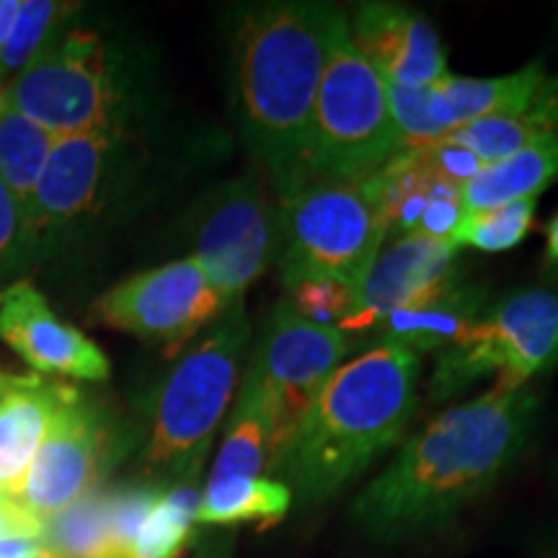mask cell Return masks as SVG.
<instances>
[{
  "label": "cell",
  "instance_id": "10",
  "mask_svg": "<svg viewBox=\"0 0 558 558\" xmlns=\"http://www.w3.org/2000/svg\"><path fill=\"white\" fill-rule=\"evenodd\" d=\"M282 209L259 177L222 184L207 199L197 226L192 259L199 264L222 303L235 305L277 262Z\"/></svg>",
  "mask_w": 558,
  "mask_h": 558
},
{
  "label": "cell",
  "instance_id": "1",
  "mask_svg": "<svg viewBox=\"0 0 558 558\" xmlns=\"http://www.w3.org/2000/svg\"><path fill=\"white\" fill-rule=\"evenodd\" d=\"M538 407L535 388L494 383L476 399L445 409L362 488L354 522L375 541H407L450 525L522 456Z\"/></svg>",
  "mask_w": 558,
  "mask_h": 558
},
{
  "label": "cell",
  "instance_id": "27",
  "mask_svg": "<svg viewBox=\"0 0 558 558\" xmlns=\"http://www.w3.org/2000/svg\"><path fill=\"white\" fill-rule=\"evenodd\" d=\"M535 207L538 199H520L509 202V205L484 209V213H469L465 220L460 222L456 239V246H471L486 254H499V251H509L520 246L527 239L535 222Z\"/></svg>",
  "mask_w": 558,
  "mask_h": 558
},
{
  "label": "cell",
  "instance_id": "33",
  "mask_svg": "<svg viewBox=\"0 0 558 558\" xmlns=\"http://www.w3.org/2000/svg\"><path fill=\"white\" fill-rule=\"evenodd\" d=\"M19 11H21L19 0H0V47L5 45V39H9V34L13 32Z\"/></svg>",
  "mask_w": 558,
  "mask_h": 558
},
{
  "label": "cell",
  "instance_id": "20",
  "mask_svg": "<svg viewBox=\"0 0 558 558\" xmlns=\"http://www.w3.org/2000/svg\"><path fill=\"white\" fill-rule=\"evenodd\" d=\"M373 184L388 239L418 233L424 215L435 202L460 194V186L432 169L422 148H401L375 173Z\"/></svg>",
  "mask_w": 558,
  "mask_h": 558
},
{
  "label": "cell",
  "instance_id": "25",
  "mask_svg": "<svg viewBox=\"0 0 558 558\" xmlns=\"http://www.w3.org/2000/svg\"><path fill=\"white\" fill-rule=\"evenodd\" d=\"M199 499L194 486L166 488L163 497L140 527V535L130 558H181L190 548L194 525H197Z\"/></svg>",
  "mask_w": 558,
  "mask_h": 558
},
{
  "label": "cell",
  "instance_id": "29",
  "mask_svg": "<svg viewBox=\"0 0 558 558\" xmlns=\"http://www.w3.org/2000/svg\"><path fill=\"white\" fill-rule=\"evenodd\" d=\"M424 150V156L432 163L439 177L448 179L450 184L463 186L465 181H471L476 173L484 169V163L469 153L465 148H460L456 143H448V140H437V143L429 145H418Z\"/></svg>",
  "mask_w": 558,
  "mask_h": 558
},
{
  "label": "cell",
  "instance_id": "6",
  "mask_svg": "<svg viewBox=\"0 0 558 558\" xmlns=\"http://www.w3.org/2000/svg\"><path fill=\"white\" fill-rule=\"evenodd\" d=\"M282 209L279 277L284 288L320 277L357 290L386 243L373 179L311 181Z\"/></svg>",
  "mask_w": 558,
  "mask_h": 558
},
{
  "label": "cell",
  "instance_id": "4",
  "mask_svg": "<svg viewBox=\"0 0 558 558\" xmlns=\"http://www.w3.org/2000/svg\"><path fill=\"white\" fill-rule=\"evenodd\" d=\"M251 339L246 303H235L209 326L169 378L150 407L143 476L160 488L194 486L205 465L215 432L239 386L241 357Z\"/></svg>",
  "mask_w": 558,
  "mask_h": 558
},
{
  "label": "cell",
  "instance_id": "34",
  "mask_svg": "<svg viewBox=\"0 0 558 558\" xmlns=\"http://www.w3.org/2000/svg\"><path fill=\"white\" fill-rule=\"evenodd\" d=\"M546 267L548 271H558V213L546 226Z\"/></svg>",
  "mask_w": 558,
  "mask_h": 558
},
{
  "label": "cell",
  "instance_id": "15",
  "mask_svg": "<svg viewBox=\"0 0 558 558\" xmlns=\"http://www.w3.org/2000/svg\"><path fill=\"white\" fill-rule=\"evenodd\" d=\"M120 135V128H107L54 137L34 190L26 241L37 239L41 230L75 226L99 207Z\"/></svg>",
  "mask_w": 558,
  "mask_h": 558
},
{
  "label": "cell",
  "instance_id": "30",
  "mask_svg": "<svg viewBox=\"0 0 558 558\" xmlns=\"http://www.w3.org/2000/svg\"><path fill=\"white\" fill-rule=\"evenodd\" d=\"M41 520L13 497H0V541L39 538Z\"/></svg>",
  "mask_w": 558,
  "mask_h": 558
},
{
  "label": "cell",
  "instance_id": "11",
  "mask_svg": "<svg viewBox=\"0 0 558 558\" xmlns=\"http://www.w3.org/2000/svg\"><path fill=\"white\" fill-rule=\"evenodd\" d=\"M114 435L101 407L78 388L65 386L16 501L39 520L52 518L101 486L114 463Z\"/></svg>",
  "mask_w": 558,
  "mask_h": 558
},
{
  "label": "cell",
  "instance_id": "2",
  "mask_svg": "<svg viewBox=\"0 0 558 558\" xmlns=\"http://www.w3.org/2000/svg\"><path fill=\"white\" fill-rule=\"evenodd\" d=\"M422 360L401 347H367L331 373L300 411L269 465L300 507L357 481L401 442L416 411Z\"/></svg>",
  "mask_w": 558,
  "mask_h": 558
},
{
  "label": "cell",
  "instance_id": "37",
  "mask_svg": "<svg viewBox=\"0 0 558 558\" xmlns=\"http://www.w3.org/2000/svg\"><path fill=\"white\" fill-rule=\"evenodd\" d=\"M0 497H3V494H0Z\"/></svg>",
  "mask_w": 558,
  "mask_h": 558
},
{
  "label": "cell",
  "instance_id": "3",
  "mask_svg": "<svg viewBox=\"0 0 558 558\" xmlns=\"http://www.w3.org/2000/svg\"><path fill=\"white\" fill-rule=\"evenodd\" d=\"M333 5L275 0L248 5L233 29V81L243 132L277 202L311 184L313 109Z\"/></svg>",
  "mask_w": 558,
  "mask_h": 558
},
{
  "label": "cell",
  "instance_id": "35",
  "mask_svg": "<svg viewBox=\"0 0 558 558\" xmlns=\"http://www.w3.org/2000/svg\"><path fill=\"white\" fill-rule=\"evenodd\" d=\"M5 107H9V101H5V90L0 88V114H3Z\"/></svg>",
  "mask_w": 558,
  "mask_h": 558
},
{
  "label": "cell",
  "instance_id": "26",
  "mask_svg": "<svg viewBox=\"0 0 558 558\" xmlns=\"http://www.w3.org/2000/svg\"><path fill=\"white\" fill-rule=\"evenodd\" d=\"M75 5L52 3V0H24L13 32L0 47V75L24 73L41 52L60 39L62 24L73 16Z\"/></svg>",
  "mask_w": 558,
  "mask_h": 558
},
{
  "label": "cell",
  "instance_id": "14",
  "mask_svg": "<svg viewBox=\"0 0 558 558\" xmlns=\"http://www.w3.org/2000/svg\"><path fill=\"white\" fill-rule=\"evenodd\" d=\"M349 21L354 47L390 86L427 88L450 75L448 52L427 16L399 3H357Z\"/></svg>",
  "mask_w": 558,
  "mask_h": 558
},
{
  "label": "cell",
  "instance_id": "13",
  "mask_svg": "<svg viewBox=\"0 0 558 558\" xmlns=\"http://www.w3.org/2000/svg\"><path fill=\"white\" fill-rule=\"evenodd\" d=\"M460 277L456 243L418 233L388 239L365 282L354 290L352 313L339 329L352 339V344L367 347L390 313L435 295Z\"/></svg>",
  "mask_w": 558,
  "mask_h": 558
},
{
  "label": "cell",
  "instance_id": "32",
  "mask_svg": "<svg viewBox=\"0 0 558 558\" xmlns=\"http://www.w3.org/2000/svg\"><path fill=\"white\" fill-rule=\"evenodd\" d=\"M0 558H47L39 538L0 541Z\"/></svg>",
  "mask_w": 558,
  "mask_h": 558
},
{
  "label": "cell",
  "instance_id": "17",
  "mask_svg": "<svg viewBox=\"0 0 558 558\" xmlns=\"http://www.w3.org/2000/svg\"><path fill=\"white\" fill-rule=\"evenodd\" d=\"M486 311V288L469 279H456L435 295L393 311L375 329L367 347H401L418 354L445 352L469 333ZM365 347V349H367Z\"/></svg>",
  "mask_w": 558,
  "mask_h": 558
},
{
  "label": "cell",
  "instance_id": "5",
  "mask_svg": "<svg viewBox=\"0 0 558 558\" xmlns=\"http://www.w3.org/2000/svg\"><path fill=\"white\" fill-rule=\"evenodd\" d=\"M401 148L386 81L354 47L347 13L333 5L313 109L311 181L373 179Z\"/></svg>",
  "mask_w": 558,
  "mask_h": 558
},
{
  "label": "cell",
  "instance_id": "24",
  "mask_svg": "<svg viewBox=\"0 0 558 558\" xmlns=\"http://www.w3.org/2000/svg\"><path fill=\"white\" fill-rule=\"evenodd\" d=\"M52 143L54 135L11 107H5L0 114V181L19 202L26 222H29L34 190L39 184Z\"/></svg>",
  "mask_w": 558,
  "mask_h": 558
},
{
  "label": "cell",
  "instance_id": "12",
  "mask_svg": "<svg viewBox=\"0 0 558 558\" xmlns=\"http://www.w3.org/2000/svg\"><path fill=\"white\" fill-rule=\"evenodd\" d=\"M352 349V339L344 331L305 318L284 298L269 313L246 369L275 390L290 429L313 393L331 378L333 369L344 365Z\"/></svg>",
  "mask_w": 558,
  "mask_h": 558
},
{
  "label": "cell",
  "instance_id": "16",
  "mask_svg": "<svg viewBox=\"0 0 558 558\" xmlns=\"http://www.w3.org/2000/svg\"><path fill=\"white\" fill-rule=\"evenodd\" d=\"M0 339L39 375L107 380L109 360L86 333L54 316L32 284H16L0 305Z\"/></svg>",
  "mask_w": 558,
  "mask_h": 558
},
{
  "label": "cell",
  "instance_id": "38",
  "mask_svg": "<svg viewBox=\"0 0 558 558\" xmlns=\"http://www.w3.org/2000/svg\"><path fill=\"white\" fill-rule=\"evenodd\" d=\"M556 558H558V556H556Z\"/></svg>",
  "mask_w": 558,
  "mask_h": 558
},
{
  "label": "cell",
  "instance_id": "21",
  "mask_svg": "<svg viewBox=\"0 0 558 558\" xmlns=\"http://www.w3.org/2000/svg\"><path fill=\"white\" fill-rule=\"evenodd\" d=\"M550 135H558V75L548 73L535 99L522 111L484 117L452 130L442 140L473 153L484 166H492Z\"/></svg>",
  "mask_w": 558,
  "mask_h": 558
},
{
  "label": "cell",
  "instance_id": "23",
  "mask_svg": "<svg viewBox=\"0 0 558 558\" xmlns=\"http://www.w3.org/2000/svg\"><path fill=\"white\" fill-rule=\"evenodd\" d=\"M292 505V492L277 478H209L199 499L197 525L226 527L256 522L269 527L282 520Z\"/></svg>",
  "mask_w": 558,
  "mask_h": 558
},
{
  "label": "cell",
  "instance_id": "9",
  "mask_svg": "<svg viewBox=\"0 0 558 558\" xmlns=\"http://www.w3.org/2000/svg\"><path fill=\"white\" fill-rule=\"evenodd\" d=\"M228 305L192 256L137 271L96 300L94 316L173 357L218 320Z\"/></svg>",
  "mask_w": 558,
  "mask_h": 558
},
{
  "label": "cell",
  "instance_id": "22",
  "mask_svg": "<svg viewBox=\"0 0 558 558\" xmlns=\"http://www.w3.org/2000/svg\"><path fill=\"white\" fill-rule=\"evenodd\" d=\"M558 181V135L514 153L499 163L484 166L460 186L465 213H484L509 202L538 199Z\"/></svg>",
  "mask_w": 558,
  "mask_h": 558
},
{
  "label": "cell",
  "instance_id": "36",
  "mask_svg": "<svg viewBox=\"0 0 558 558\" xmlns=\"http://www.w3.org/2000/svg\"><path fill=\"white\" fill-rule=\"evenodd\" d=\"M550 277H554V279H558V271H550Z\"/></svg>",
  "mask_w": 558,
  "mask_h": 558
},
{
  "label": "cell",
  "instance_id": "18",
  "mask_svg": "<svg viewBox=\"0 0 558 558\" xmlns=\"http://www.w3.org/2000/svg\"><path fill=\"white\" fill-rule=\"evenodd\" d=\"M284 432L288 422L277 393L246 369L209 478L269 476V465L282 445Z\"/></svg>",
  "mask_w": 558,
  "mask_h": 558
},
{
  "label": "cell",
  "instance_id": "7",
  "mask_svg": "<svg viewBox=\"0 0 558 558\" xmlns=\"http://www.w3.org/2000/svg\"><path fill=\"white\" fill-rule=\"evenodd\" d=\"M558 365V292H507L456 347L439 352L429 380L432 401H450L478 378L497 373V386L525 388Z\"/></svg>",
  "mask_w": 558,
  "mask_h": 558
},
{
  "label": "cell",
  "instance_id": "28",
  "mask_svg": "<svg viewBox=\"0 0 558 558\" xmlns=\"http://www.w3.org/2000/svg\"><path fill=\"white\" fill-rule=\"evenodd\" d=\"M284 290H288L290 303L295 305L305 318L324 326H337V329L349 318L354 305V292L347 290L344 284L331 282V279H298V282H292L290 288Z\"/></svg>",
  "mask_w": 558,
  "mask_h": 558
},
{
  "label": "cell",
  "instance_id": "19",
  "mask_svg": "<svg viewBox=\"0 0 558 558\" xmlns=\"http://www.w3.org/2000/svg\"><path fill=\"white\" fill-rule=\"evenodd\" d=\"M68 383L0 373V494L16 499Z\"/></svg>",
  "mask_w": 558,
  "mask_h": 558
},
{
  "label": "cell",
  "instance_id": "8",
  "mask_svg": "<svg viewBox=\"0 0 558 558\" xmlns=\"http://www.w3.org/2000/svg\"><path fill=\"white\" fill-rule=\"evenodd\" d=\"M5 101L54 137L120 128L117 68L104 39L88 29L60 34L50 50L11 81Z\"/></svg>",
  "mask_w": 558,
  "mask_h": 558
},
{
  "label": "cell",
  "instance_id": "31",
  "mask_svg": "<svg viewBox=\"0 0 558 558\" xmlns=\"http://www.w3.org/2000/svg\"><path fill=\"white\" fill-rule=\"evenodd\" d=\"M21 239H26V220L21 213L19 202L5 190L0 181V264L11 256V251L19 246Z\"/></svg>",
  "mask_w": 558,
  "mask_h": 558
}]
</instances>
